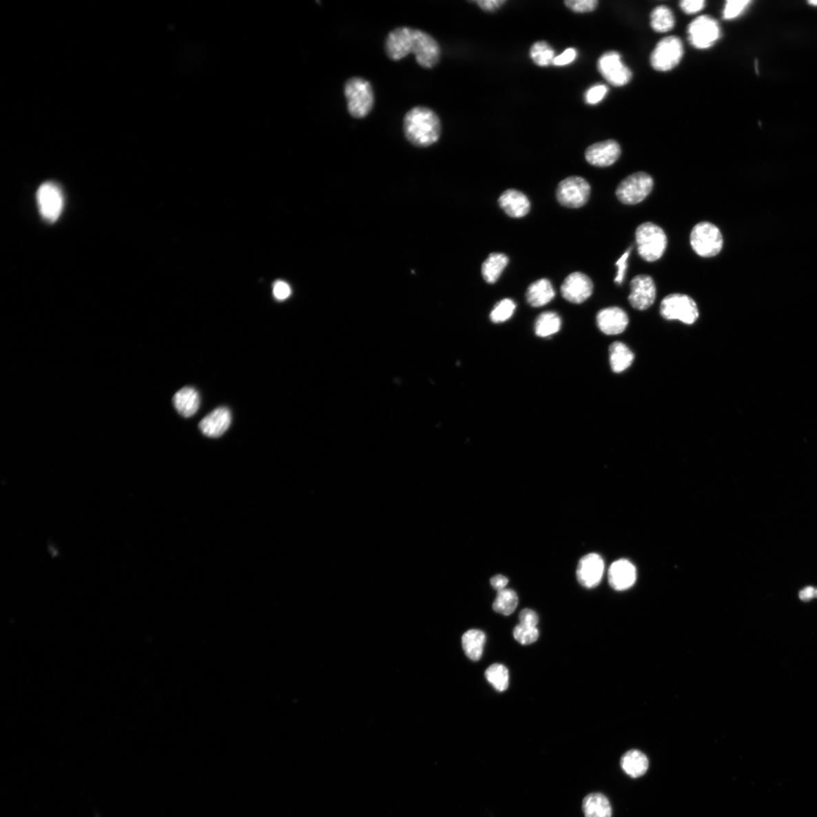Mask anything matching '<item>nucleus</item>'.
Masks as SVG:
<instances>
[{
	"label": "nucleus",
	"mask_w": 817,
	"mask_h": 817,
	"mask_svg": "<svg viewBox=\"0 0 817 817\" xmlns=\"http://www.w3.org/2000/svg\"><path fill=\"white\" fill-rule=\"evenodd\" d=\"M604 569V561L599 554L586 555L577 566V581L586 588H594L602 580Z\"/></svg>",
	"instance_id": "15"
},
{
	"label": "nucleus",
	"mask_w": 817,
	"mask_h": 817,
	"mask_svg": "<svg viewBox=\"0 0 817 817\" xmlns=\"http://www.w3.org/2000/svg\"><path fill=\"white\" fill-rule=\"evenodd\" d=\"M808 3L813 6H817V0H815V1H809Z\"/></svg>",
	"instance_id": "47"
},
{
	"label": "nucleus",
	"mask_w": 817,
	"mask_h": 817,
	"mask_svg": "<svg viewBox=\"0 0 817 817\" xmlns=\"http://www.w3.org/2000/svg\"><path fill=\"white\" fill-rule=\"evenodd\" d=\"M610 360L613 372L621 373L633 363L634 354L627 345L619 342H614L610 348Z\"/></svg>",
	"instance_id": "27"
},
{
	"label": "nucleus",
	"mask_w": 817,
	"mask_h": 817,
	"mask_svg": "<svg viewBox=\"0 0 817 817\" xmlns=\"http://www.w3.org/2000/svg\"><path fill=\"white\" fill-rule=\"evenodd\" d=\"M173 402L176 411L183 417L189 418L197 413L201 400L195 389L185 387L176 393Z\"/></svg>",
	"instance_id": "22"
},
{
	"label": "nucleus",
	"mask_w": 817,
	"mask_h": 817,
	"mask_svg": "<svg viewBox=\"0 0 817 817\" xmlns=\"http://www.w3.org/2000/svg\"><path fill=\"white\" fill-rule=\"evenodd\" d=\"M798 598L801 603H809L817 600V588L814 586H806L798 592Z\"/></svg>",
	"instance_id": "42"
},
{
	"label": "nucleus",
	"mask_w": 817,
	"mask_h": 817,
	"mask_svg": "<svg viewBox=\"0 0 817 817\" xmlns=\"http://www.w3.org/2000/svg\"><path fill=\"white\" fill-rule=\"evenodd\" d=\"M704 0H683L680 3L681 9L687 14H696L703 10L705 6Z\"/></svg>",
	"instance_id": "39"
},
{
	"label": "nucleus",
	"mask_w": 817,
	"mask_h": 817,
	"mask_svg": "<svg viewBox=\"0 0 817 817\" xmlns=\"http://www.w3.org/2000/svg\"><path fill=\"white\" fill-rule=\"evenodd\" d=\"M582 809L585 817H612V808L610 800L602 793H592L583 800Z\"/></svg>",
	"instance_id": "23"
},
{
	"label": "nucleus",
	"mask_w": 817,
	"mask_h": 817,
	"mask_svg": "<svg viewBox=\"0 0 817 817\" xmlns=\"http://www.w3.org/2000/svg\"><path fill=\"white\" fill-rule=\"evenodd\" d=\"M598 70L614 87L626 86L633 78L630 69L623 63L620 54L615 51L606 52L599 59Z\"/></svg>",
	"instance_id": "10"
},
{
	"label": "nucleus",
	"mask_w": 817,
	"mask_h": 817,
	"mask_svg": "<svg viewBox=\"0 0 817 817\" xmlns=\"http://www.w3.org/2000/svg\"><path fill=\"white\" fill-rule=\"evenodd\" d=\"M593 283L590 277L580 272L570 274L562 283L561 292L568 302L581 304L592 294Z\"/></svg>",
	"instance_id": "14"
},
{
	"label": "nucleus",
	"mask_w": 817,
	"mask_h": 817,
	"mask_svg": "<svg viewBox=\"0 0 817 817\" xmlns=\"http://www.w3.org/2000/svg\"><path fill=\"white\" fill-rule=\"evenodd\" d=\"M486 636L479 630H470L462 636V644L467 657L473 661L481 659Z\"/></svg>",
	"instance_id": "26"
},
{
	"label": "nucleus",
	"mask_w": 817,
	"mask_h": 817,
	"mask_svg": "<svg viewBox=\"0 0 817 817\" xmlns=\"http://www.w3.org/2000/svg\"><path fill=\"white\" fill-rule=\"evenodd\" d=\"M37 200L44 220L54 223L59 218L63 211L64 197L57 184L52 182L42 184L37 190Z\"/></svg>",
	"instance_id": "9"
},
{
	"label": "nucleus",
	"mask_w": 817,
	"mask_h": 817,
	"mask_svg": "<svg viewBox=\"0 0 817 817\" xmlns=\"http://www.w3.org/2000/svg\"><path fill=\"white\" fill-rule=\"evenodd\" d=\"M649 760L642 752L630 750L623 755L621 766L623 772L632 778L643 776L649 769Z\"/></svg>",
	"instance_id": "24"
},
{
	"label": "nucleus",
	"mask_w": 817,
	"mask_h": 817,
	"mask_svg": "<svg viewBox=\"0 0 817 817\" xmlns=\"http://www.w3.org/2000/svg\"><path fill=\"white\" fill-rule=\"evenodd\" d=\"M636 579V568L627 559L613 562L608 570V582L615 590L623 591L630 588Z\"/></svg>",
	"instance_id": "19"
},
{
	"label": "nucleus",
	"mask_w": 817,
	"mask_h": 817,
	"mask_svg": "<svg viewBox=\"0 0 817 817\" xmlns=\"http://www.w3.org/2000/svg\"><path fill=\"white\" fill-rule=\"evenodd\" d=\"M652 28L658 33L670 32L675 26L674 13L665 6H659L652 10L650 15Z\"/></svg>",
	"instance_id": "30"
},
{
	"label": "nucleus",
	"mask_w": 817,
	"mask_h": 817,
	"mask_svg": "<svg viewBox=\"0 0 817 817\" xmlns=\"http://www.w3.org/2000/svg\"><path fill=\"white\" fill-rule=\"evenodd\" d=\"M684 55L679 37L670 36L660 41L651 53L650 64L655 71L668 72L681 63Z\"/></svg>",
	"instance_id": "5"
},
{
	"label": "nucleus",
	"mask_w": 817,
	"mask_h": 817,
	"mask_svg": "<svg viewBox=\"0 0 817 817\" xmlns=\"http://www.w3.org/2000/svg\"><path fill=\"white\" fill-rule=\"evenodd\" d=\"M660 313L665 320H679L687 325L695 323L699 316L695 300L683 294H672L663 299Z\"/></svg>",
	"instance_id": "6"
},
{
	"label": "nucleus",
	"mask_w": 817,
	"mask_h": 817,
	"mask_svg": "<svg viewBox=\"0 0 817 817\" xmlns=\"http://www.w3.org/2000/svg\"><path fill=\"white\" fill-rule=\"evenodd\" d=\"M590 186L580 176L568 177L559 184L557 192L559 203L568 207H581L588 202Z\"/></svg>",
	"instance_id": "11"
},
{
	"label": "nucleus",
	"mask_w": 817,
	"mask_h": 817,
	"mask_svg": "<svg viewBox=\"0 0 817 817\" xmlns=\"http://www.w3.org/2000/svg\"><path fill=\"white\" fill-rule=\"evenodd\" d=\"M413 28L400 27L389 33L385 41V52L393 61H400L412 53Z\"/></svg>",
	"instance_id": "16"
},
{
	"label": "nucleus",
	"mask_w": 817,
	"mask_h": 817,
	"mask_svg": "<svg viewBox=\"0 0 817 817\" xmlns=\"http://www.w3.org/2000/svg\"><path fill=\"white\" fill-rule=\"evenodd\" d=\"M530 56L534 63L541 67L550 65L556 58L553 49L545 41H539L532 45Z\"/></svg>",
	"instance_id": "33"
},
{
	"label": "nucleus",
	"mask_w": 817,
	"mask_h": 817,
	"mask_svg": "<svg viewBox=\"0 0 817 817\" xmlns=\"http://www.w3.org/2000/svg\"><path fill=\"white\" fill-rule=\"evenodd\" d=\"M561 327V320L557 313L545 312L536 320L535 331L538 337L548 338L559 333Z\"/></svg>",
	"instance_id": "29"
},
{
	"label": "nucleus",
	"mask_w": 817,
	"mask_h": 817,
	"mask_svg": "<svg viewBox=\"0 0 817 817\" xmlns=\"http://www.w3.org/2000/svg\"><path fill=\"white\" fill-rule=\"evenodd\" d=\"M632 248H629L625 253L623 254L621 258L617 261L616 265L618 267V273L615 277V282L621 285L625 277V273L628 268V260L630 257Z\"/></svg>",
	"instance_id": "40"
},
{
	"label": "nucleus",
	"mask_w": 817,
	"mask_h": 817,
	"mask_svg": "<svg viewBox=\"0 0 817 817\" xmlns=\"http://www.w3.org/2000/svg\"><path fill=\"white\" fill-rule=\"evenodd\" d=\"M752 3L750 0H728L724 6L723 17L726 20H733L741 15Z\"/></svg>",
	"instance_id": "35"
},
{
	"label": "nucleus",
	"mask_w": 817,
	"mask_h": 817,
	"mask_svg": "<svg viewBox=\"0 0 817 817\" xmlns=\"http://www.w3.org/2000/svg\"><path fill=\"white\" fill-rule=\"evenodd\" d=\"M631 293L629 302L632 307L639 311H645L653 304L656 298V287L652 277L639 275L630 282Z\"/></svg>",
	"instance_id": "13"
},
{
	"label": "nucleus",
	"mask_w": 817,
	"mask_h": 817,
	"mask_svg": "<svg viewBox=\"0 0 817 817\" xmlns=\"http://www.w3.org/2000/svg\"><path fill=\"white\" fill-rule=\"evenodd\" d=\"M344 92L351 116L361 119L371 112L375 95L372 85L367 80L354 76L347 81Z\"/></svg>",
	"instance_id": "2"
},
{
	"label": "nucleus",
	"mask_w": 817,
	"mask_h": 817,
	"mask_svg": "<svg viewBox=\"0 0 817 817\" xmlns=\"http://www.w3.org/2000/svg\"><path fill=\"white\" fill-rule=\"evenodd\" d=\"M231 421V412L226 407H220L200 422L199 428L205 436L218 437L226 433L230 426Z\"/></svg>",
	"instance_id": "20"
},
{
	"label": "nucleus",
	"mask_w": 817,
	"mask_h": 817,
	"mask_svg": "<svg viewBox=\"0 0 817 817\" xmlns=\"http://www.w3.org/2000/svg\"><path fill=\"white\" fill-rule=\"evenodd\" d=\"M518 603L519 598L516 592L513 590L504 589L498 592L493 608L496 612L508 616L515 612Z\"/></svg>",
	"instance_id": "31"
},
{
	"label": "nucleus",
	"mask_w": 817,
	"mask_h": 817,
	"mask_svg": "<svg viewBox=\"0 0 817 817\" xmlns=\"http://www.w3.org/2000/svg\"><path fill=\"white\" fill-rule=\"evenodd\" d=\"M608 89L603 84H597L595 86L590 87L587 92H586L585 100L588 104L597 105L602 102L603 99L606 96Z\"/></svg>",
	"instance_id": "38"
},
{
	"label": "nucleus",
	"mask_w": 817,
	"mask_h": 817,
	"mask_svg": "<svg viewBox=\"0 0 817 817\" xmlns=\"http://www.w3.org/2000/svg\"><path fill=\"white\" fill-rule=\"evenodd\" d=\"M599 329L608 335H619L628 326L629 318L625 311L612 307L600 311L597 316Z\"/></svg>",
	"instance_id": "18"
},
{
	"label": "nucleus",
	"mask_w": 817,
	"mask_h": 817,
	"mask_svg": "<svg viewBox=\"0 0 817 817\" xmlns=\"http://www.w3.org/2000/svg\"><path fill=\"white\" fill-rule=\"evenodd\" d=\"M485 676L493 688L499 692L506 691L510 683V674L508 669L503 665L495 664L490 666Z\"/></svg>",
	"instance_id": "32"
},
{
	"label": "nucleus",
	"mask_w": 817,
	"mask_h": 817,
	"mask_svg": "<svg viewBox=\"0 0 817 817\" xmlns=\"http://www.w3.org/2000/svg\"><path fill=\"white\" fill-rule=\"evenodd\" d=\"M636 241L639 256L648 262L659 260L668 245L664 230L653 223H645L637 227Z\"/></svg>",
	"instance_id": "3"
},
{
	"label": "nucleus",
	"mask_w": 817,
	"mask_h": 817,
	"mask_svg": "<svg viewBox=\"0 0 817 817\" xmlns=\"http://www.w3.org/2000/svg\"><path fill=\"white\" fill-rule=\"evenodd\" d=\"M508 583V578L504 575H498L493 577L490 579V584L493 588L498 592L506 589Z\"/></svg>",
	"instance_id": "46"
},
{
	"label": "nucleus",
	"mask_w": 817,
	"mask_h": 817,
	"mask_svg": "<svg viewBox=\"0 0 817 817\" xmlns=\"http://www.w3.org/2000/svg\"><path fill=\"white\" fill-rule=\"evenodd\" d=\"M519 621L523 625L537 628L539 618L535 612L526 608L519 614Z\"/></svg>",
	"instance_id": "43"
},
{
	"label": "nucleus",
	"mask_w": 817,
	"mask_h": 817,
	"mask_svg": "<svg viewBox=\"0 0 817 817\" xmlns=\"http://www.w3.org/2000/svg\"><path fill=\"white\" fill-rule=\"evenodd\" d=\"M484 11L495 12L502 6L506 1L504 0H482V1H477Z\"/></svg>",
	"instance_id": "45"
},
{
	"label": "nucleus",
	"mask_w": 817,
	"mask_h": 817,
	"mask_svg": "<svg viewBox=\"0 0 817 817\" xmlns=\"http://www.w3.org/2000/svg\"><path fill=\"white\" fill-rule=\"evenodd\" d=\"M565 4L573 12L584 13L594 11L599 2L597 0H568Z\"/></svg>",
	"instance_id": "37"
},
{
	"label": "nucleus",
	"mask_w": 817,
	"mask_h": 817,
	"mask_svg": "<svg viewBox=\"0 0 817 817\" xmlns=\"http://www.w3.org/2000/svg\"><path fill=\"white\" fill-rule=\"evenodd\" d=\"M721 36L718 21L708 15L692 21L688 28L689 41L698 50H706L719 41Z\"/></svg>",
	"instance_id": "8"
},
{
	"label": "nucleus",
	"mask_w": 817,
	"mask_h": 817,
	"mask_svg": "<svg viewBox=\"0 0 817 817\" xmlns=\"http://www.w3.org/2000/svg\"><path fill=\"white\" fill-rule=\"evenodd\" d=\"M556 296L551 282L542 279L532 283L527 291V300L531 307H541L551 302Z\"/></svg>",
	"instance_id": "25"
},
{
	"label": "nucleus",
	"mask_w": 817,
	"mask_h": 817,
	"mask_svg": "<svg viewBox=\"0 0 817 817\" xmlns=\"http://www.w3.org/2000/svg\"><path fill=\"white\" fill-rule=\"evenodd\" d=\"M508 263V259L504 254L493 253L484 262L482 272L485 281L488 283H495L504 271Z\"/></svg>",
	"instance_id": "28"
},
{
	"label": "nucleus",
	"mask_w": 817,
	"mask_h": 817,
	"mask_svg": "<svg viewBox=\"0 0 817 817\" xmlns=\"http://www.w3.org/2000/svg\"><path fill=\"white\" fill-rule=\"evenodd\" d=\"M621 154L619 143L608 140L591 145L586 151L585 157L590 165L606 167L614 165L619 159Z\"/></svg>",
	"instance_id": "17"
},
{
	"label": "nucleus",
	"mask_w": 817,
	"mask_h": 817,
	"mask_svg": "<svg viewBox=\"0 0 817 817\" xmlns=\"http://www.w3.org/2000/svg\"><path fill=\"white\" fill-rule=\"evenodd\" d=\"M652 177L645 172L631 174L624 179L616 190V196L624 205H634L641 203L652 191Z\"/></svg>",
	"instance_id": "7"
},
{
	"label": "nucleus",
	"mask_w": 817,
	"mask_h": 817,
	"mask_svg": "<svg viewBox=\"0 0 817 817\" xmlns=\"http://www.w3.org/2000/svg\"><path fill=\"white\" fill-rule=\"evenodd\" d=\"M406 140L417 147H428L436 143L442 134V123L437 114L425 106H416L404 118Z\"/></svg>",
	"instance_id": "1"
},
{
	"label": "nucleus",
	"mask_w": 817,
	"mask_h": 817,
	"mask_svg": "<svg viewBox=\"0 0 817 817\" xmlns=\"http://www.w3.org/2000/svg\"><path fill=\"white\" fill-rule=\"evenodd\" d=\"M690 244L699 256L712 258L721 252L723 240L720 229L709 222H701L692 229Z\"/></svg>",
	"instance_id": "4"
},
{
	"label": "nucleus",
	"mask_w": 817,
	"mask_h": 817,
	"mask_svg": "<svg viewBox=\"0 0 817 817\" xmlns=\"http://www.w3.org/2000/svg\"><path fill=\"white\" fill-rule=\"evenodd\" d=\"M499 205L511 218L525 217L530 211V204L528 197L515 189H508L499 198Z\"/></svg>",
	"instance_id": "21"
},
{
	"label": "nucleus",
	"mask_w": 817,
	"mask_h": 817,
	"mask_svg": "<svg viewBox=\"0 0 817 817\" xmlns=\"http://www.w3.org/2000/svg\"><path fill=\"white\" fill-rule=\"evenodd\" d=\"M516 305L513 300L505 298L500 300L490 313L493 322L500 323L510 320L515 311Z\"/></svg>",
	"instance_id": "34"
},
{
	"label": "nucleus",
	"mask_w": 817,
	"mask_h": 817,
	"mask_svg": "<svg viewBox=\"0 0 817 817\" xmlns=\"http://www.w3.org/2000/svg\"><path fill=\"white\" fill-rule=\"evenodd\" d=\"M514 638L522 645H530L536 642L539 638V630L537 628L523 625L519 623L513 630Z\"/></svg>",
	"instance_id": "36"
},
{
	"label": "nucleus",
	"mask_w": 817,
	"mask_h": 817,
	"mask_svg": "<svg viewBox=\"0 0 817 817\" xmlns=\"http://www.w3.org/2000/svg\"><path fill=\"white\" fill-rule=\"evenodd\" d=\"M291 292V289L286 282L279 281L274 285L273 295L277 300H286L290 296Z\"/></svg>",
	"instance_id": "44"
},
{
	"label": "nucleus",
	"mask_w": 817,
	"mask_h": 817,
	"mask_svg": "<svg viewBox=\"0 0 817 817\" xmlns=\"http://www.w3.org/2000/svg\"><path fill=\"white\" fill-rule=\"evenodd\" d=\"M577 56V50L573 48L567 49L563 53H561L559 56H556L553 61L552 65L557 66H565L571 64L576 59Z\"/></svg>",
	"instance_id": "41"
},
{
	"label": "nucleus",
	"mask_w": 817,
	"mask_h": 817,
	"mask_svg": "<svg viewBox=\"0 0 817 817\" xmlns=\"http://www.w3.org/2000/svg\"><path fill=\"white\" fill-rule=\"evenodd\" d=\"M412 53L417 63L424 68H433L440 61V45L433 36L421 30L414 29Z\"/></svg>",
	"instance_id": "12"
}]
</instances>
